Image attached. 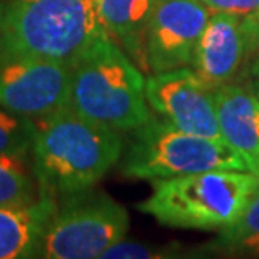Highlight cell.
<instances>
[{"mask_svg":"<svg viewBox=\"0 0 259 259\" xmlns=\"http://www.w3.org/2000/svg\"><path fill=\"white\" fill-rule=\"evenodd\" d=\"M210 12H226L249 17L259 10V0H199Z\"/></svg>","mask_w":259,"mask_h":259,"instance_id":"17","label":"cell"},{"mask_svg":"<svg viewBox=\"0 0 259 259\" xmlns=\"http://www.w3.org/2000/svg\"><path fill=\"white\" fill-rule=\"evenodd\" d=\"M56 210V199L44 195L29 205H0V259L37 257Z\"/></svg>","mask_w":259,"mask_h":259,"instance_id":"12","label":"cell"},{"mask_svg":"<svg viewBox=\"0 0 259 259\" xmlns=\"http://www.w3.org/2000/svg\"><path fill=\"white\" fill-rule=\"evenodd\" d=\"M40 199L37 182L22 158L0 157V205H29Z\"/></svg>","mask_w":259,"mask_h":259,"instance_id":"15","label":"cell"},{"mask_svg":"<svg viewBox=\"0 0 259 259\" xmlns=\"http://www.w3.org/2000/svg\"><path fill=\"white\" fill-rule=\"evenodd\" d=\"M40 241L37 257L93 259L126 237L130 215L106 194L84 190L66 195Z\"/></svg>","mask_w":259,"mask_h":259,"instance_id":"6","label":"cell"},{"mask_svg":"<svg viewBox=\"0 0 259 259\" xmlns=\"http://www.w3.org/2000/svg\"><path fill=\"white\" fill-rule=\"evenodd\" d=\"M150 108L182 132L222 138L210 90L189 67L152 72L145 79Z\"/></svg>","mask_w":259,"mask_h":259,"instance_id":"8","label":"cell"},{"mask_svg":"<svg viewBox=\"0 0 259 259\" xmlns=\"http://www.w3.org/2000/svg\"><path fill=\"white\" fill-rule=\"evenodd\" d=\"M249 84H247V88H249L251 91H254L256 95L259 96V58L257 56H254V61H252L251 64V74H249Z\"/></svg>","mask_w":259,"mask_h":259,"instance_id":"20","label":"cell"},{"mask_svg":"<svg viewBox=\"0 0 259 259\" xmlns=\"http://www.w3.org/2000/svg\"><path fill=\"white\" fill-rule=\"evenodd\" d=\"M106 34L98 0H0V66L32 58L72 63Z\"/></svg>","mask_w":259,"mask_h":259,"instance_id":"2","label":"cell"},{"mask_svg":"<svg viewBox=\"0 0 259 259\" xmlns=\"http://www.w3.org/2000/svg\"><path fill=\"white\" fill-rule=\"evenodd\" d=\"M157 0H98L106 32L143 72H148L147 32Z\"/></svg>","mask_w":259,"mask_h":259,"instance_id":"13","label":"cell"},{"mask_svg":"<svg viewBox=\"0 0 259 259\" xmlns=\"http://www.w3.org/2000/svg\"><path fill=\"white\" fill-rule=\"evenodd\" d=\"M128 133L118 163L126 179L157 180L209 170H251L246 158L224 138L182 132L167 120L152 116Z\"/></svg>","mask_w":259,"mask_h":259,"instance_id":"5","label":"cell"},{"mask_svg":"<svg viewBox=\"0 0 259 259\" xmlns=\"http://www.w3.org/2000/svg\"><path fill=\"white\" fill-rule=\"evenodd\" d=\"M153 190L137 209L162 226L190 231H222L259 190L251 170H209L152 180Z\"/></svg>","mask_w":259,"mask_h":259,"instance_id":"4","label":"cell"},{"mask_svg":"<svg viewBox=\"0 0 259 259\" xmlns=\"http://www.w3.org/2000/svg\"><path fill=\"white\" fill-rule=\"evenodd\" d=\"M244 25H246L247 37H249V44L252 48V44L259 39V10L256 14L249 15V17H244Z\"/></svg>","mask_w":259,"mask_h":259,"instance_id":"19","label":"cell"},{"mask_svg":"<svg viewBox=\"0 0 259 259\" xmlns=\"http://www.w3.org/2000/svg\"><path fill=\"white\" fill-rule=\"evenodd\" d=\"M69 108L118 132H132L152 118L143 71L110 34L96 39L71 63Z\"/></svg>","mask_w":259,"mask_h":259,"instance_id":"3","label":"cell"},{"mask_svg":"<svg viewBox=\"0 0 259 259\" xmlns=\"http://www.w3.org/2000/svg\"><path fill=\"white\" fill-rule=\"evenodd\" d=\"M123 148L121 132L69 106L35 121L30 155L39 194L58 199L93 189L120 163Z\"/></svg>","mask_w":259,"mask_h":259,"instance_id":"1","label":"cell"},{"mask_svg":"<svg viewBox=\"0 0 259 259\" xmlns=\"http://www.w3.org/2000/svg\"><path fill=\"white\" fill-rule=\"evenodd\" d=\"M251 54H252V56H257V58H259V39L256 40L254 44H252V48H251Z\"/></svg>","mask_w":259,"mask_h":259,"instance_id":"21","label":"cell"},{"mask_svg":"<svg viewBox=\"0 0 259 259\" xmlns=\"http://www.w3.org/2000/svg\"><path fill=\"white\" fill-rule=\"evenodd\" d=\"M210 247L234 254H259V190L234 224L219 231Z\"/></svg>","mask_w":259,"mask_h":259,"instance_id":"14","label":"cell"},{"mask_svg":"<svg viewBox=\"0 0 259 259\" xmlns=\"http://www.w3.org/2000/svg\"><path fill=\"white\" fill-rule=\"evenodd\" d=\"M165 256L163 252H158L155 247L140 244V242H130L126 239H121L111 246L103 257H158Z\"/></svg>","mask_w":259,"mask_h":259,"instance_id":"18","label":"cell"},{"mask_svg":"<svg viewBox=\"0 0 259 259\" xmlns=\"http://www.w3.org/2000/svg\"><path fill=\"white\" fill-rule=\"evenodd\" d=\"M251 56L244 17L226 12H210L197 44L194 71L210 90L232 82Z\"/></svg>","mask_w":259,"mask_h":259,"instance_id":"10","label":"cell"},{"mask_svg":"<svg viewBox=\"0 0 259 259\" xmlns=\"http://www.w3.org/2000/svg\"><path fill=\"white\" fill-rule=\"evenodd\" d=\"M71 63L32 58L0 66V106L39 121L69 106Z\"/></svg>","mask_w":259,"mask_h":259,"instance_id":"7","label":"cell"},{"mask_svg":"<svg viewBox=\"0 0 259 259\" xmlns=\"http://www.w3.org/2000/svg\"><path fill=\"white\" fill-rule=\"evenodd\" d=\"M35 121L0 106V157L25 158L32 150Z\"/></svg>","mask_w":259,"mask_h":259,"instance_id":"16","label":"cell"},{"mask_svg":"<svg viewBox=\"0 0 259 259\" xmlns=\"http://www.w3.org/2000/svg\"><path fill=\"white\" fill-rule=\"evenodd\" d=\"M209 17L199 0H157L147 32L148 74L194 64Z\"/></svg>","mask_w":259,"mask_h":259,"instance_id":"9","label":"cell"},{"mask_svg":"<svg viewBox=\"0 0 259 259\" xmlns=\"http://www.w3.org/2000/svg\"><path fill=\"white\" fill-rule=\"evenodd\" d=\"M221 135L232 145L251 172L259 170V96L247 86L227 82L214 90Z\"/></svg>","mask_w":259,"mask_h":259,"instance_id":"11","label":"cell"}]
</instances>
